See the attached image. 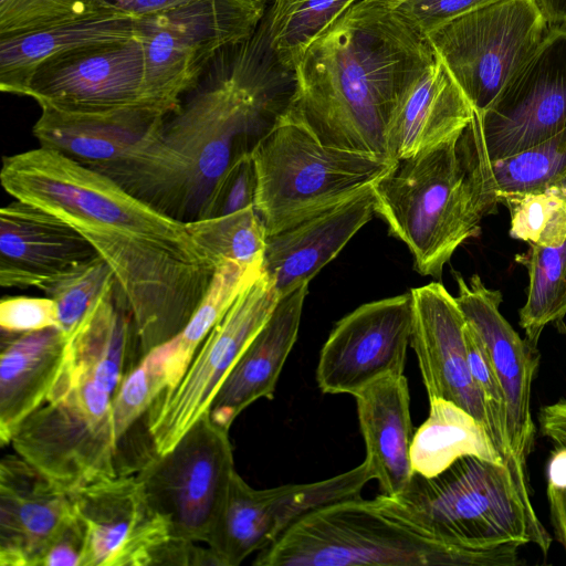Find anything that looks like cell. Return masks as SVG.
<instances>
[{
    "label": "cell",
    "instance_id": "1",
    "mask_svg": "<svg viewBox=\"0 0 566 566\" xmlns=\"http://www.w3.org/2000/svg\"><path fill=\"white\" fill-rule=\"evenodd\" d=\"M0 180L14 199L75 228L108 263L133 314L144 356L185 328L214 271L186 222L43 147L4 157Z\"/></svg>",
    "mask_w": 566,
    "mask_h": 566
},
{
    "label": "cell",
    "instance_id": "2",
    "mask_svg": "<svg viewBox=\"0 0 566 566\" xmlns=\"http://www.w3.org/2000/svg\"><path fill=\"white\" fill-rule=\"evenodd\" d=\"M264 22L213 59L143 151L99 172L174 219H201L220 178L252 153L293 93L294 73L276 61Z\"/></svg>",
    "mask_w": 566,
    "mask_h": 566
},
{
    "label": "cell",
    "instance_id": "3",
    "mask_svg": "<svg viewBox=\"0 0 566 566\" xmlns=\"http://www.w3.org/2000/svg\"><path fill=\"white\" fill-rule=\"evenodd\" d=\"M434 59L428 39L396 11L357 1L301 59L284 115L324 145L391 160L392 113Z\"/></svg>",
    "mask_w": 566,
    "mask_h": 566
},
{
    "label": "cell",
    "instance_id": "4",
    "mask_svg": "<svg viewBox=\"0 0 566 566\" xmlns=\"http://www.w3.org/2000/svg\"><path fill=\"white\" fill-rule=\"evenodd\" d=\"M481 118L440 145L396 160L374 185L375 212L402 241L421 275L440 279L444 265L500 203Z\"/></svg>",
    "mask_w": 566,
    "mask_h": 566
},
{
    "label": "cell",
    "instance_id": "5",
    "mask_svg": "<svg viewBox=\"0 0 566 566\" xmlns=\"http://www.w3.org/2000/svg\"><path fill=\"white\" fill-rule=\"evenodd\" d=\"M500 552L451 545L392 496H359L316 509L260 552L256 566H514Z\"/></svg>",
    "mask_w": 566,
    "mask_h": 566
},
{
    "label": "cell",
    "instance_id": "6",
    "mask_svg": "<svg viewBox=\"0 0 566 566\" xmlns=\"http://www.w3.org/2000/svg\"><path fill=\"white\" fill-rule=\"evenodd\" d=\"M123 365L65 347L44 405L14 432L17 453L67 491L122 475L114 398Z\"/></svg>",
    "mask_w": 566,
    "mask_h": 566
},
{
    "label": "cell",
    "instance_id": "7",
    "mask_svg": "<svg viewBox=\"0 0 566 566\" xmlns=\"http://www.w3.org/2000/svg\"><path fill=\"white\" fill-rule=\"evenodd\" d=\"M444 542L518 557L525 544L549 552L552 537L533 507L527 470L464 455L432 478L417 473L397 497Z\"/></svg>",
    "mask_w": 566,
    "mask_h": 566
},
{
    "label": "cell",
    "instance_id": "8",
    "mask_svg": "<svg viewBox=\"0 0 566 566\" xmlns=\"http://www.w3.org/2000/svg\"><path fill=\"white\" fill-rule=\"evenodd\" d=\"M251 155L258 179L254 208L268 235L354 198L395 164L324 145L284 112Z\"/></svg>",
    "mask_w": 566,
    "mask_h": 566
},
{
    "label": "cell",
    "instance_id": "9",
    "mask_svg": "<svg viewBox=\"0 0 566 566\" xmlns=\"http://www.w3.org/2000/svg\"><path fill=\"white\" fill-rule=\"evenodd\" d=\"M266 7L268 0H197L135 18L148 102L174 112L222 50L254 34Z\"/></svg>",
    "mask_w": 566,
    "mask_h": 566
},
{
    "label": "cell",
    "instance_id": "10",
    "mask_svg": "<svg viewBox=\"0 0 566 566\" xmlns=\"http://www.w3.org/2000/svg\"><path fill=\"white\" fill-rule=\"evenodd\" d=\"M547 29L535 0H500L441 25L426 38L481 115L535 53Z\"/></svg>",
    "mask_w": 566,
    "mask_h": 566
},
{
    "label": "cell",
    "instance_id": "11",
    "mask_svg": "<svg viewBox=\"0 0 566 566\" xmlns=\"http://www.w3.org/2000/svg\"><path fill=\"white\" fill-rule=\"evenodd\" d=\"M229 430L202 415L165 453L135 474L171 537L208 543L235 473Z\"/></svg>",
    "mask_w": 566,
    "mask_h": 566
},
{
    "label": "cell",
    "instance_id": "12",
    "mask_svg": "<svg viewBox=\"0 0 566 566\" xmlns=\"http://www.w3.org/2000/svg\"><path fill=\"white\" fill-rule=\"evenodd\" d=\"M279 301L272 280L263 271L210 331L177 385L157 397L149 412L157 453L170 450L208 412L221 382L269 321Z\"/></svg>",
    "mask_w": 566,
    "mask_h": 566
},
{
    "label": "cell",
    "instance_id": "13",
    "mask_svg": "<svg viewBox=\"0 0 566 566\" xmlns=\"http://www.w3.org/2000/svg\"><path fill=\"white\" fill-rule=\"evenodd\" d=\"M375 479L364 460L336 476L303 484L256 490L235 472L208 547L220 566H238L251 554L262 552L307 513L324 505L359 496Z\"/></svg>",
    "mask_w": 566,
    "mask_h": 566
},
{
    "label": "cell",
    "instance_id": "14",
    "mask_svg": "<svg viewBox=\"0 0 566 566\" xmlns=\"http://www.w3.org/2000/svg\"><path fill=\"white\" fill-rule=\"evenodd\" d=\"M18 95L31 97L40 108L63 112L158 109L146 97L144 51L135 35L49 57L31 72Z\"/></svg>",
    "mask_w": 566,
    "mask_h": 566
},
{
    "label": "cell",
    "instance_id": "15",
    "mask_svg": "<svg viewBox=\"0 0 566 566\" xmlns=\"http://www.w3.org/2000/svg\"><path fill=\"white\" fill-rule=\"evenodd\" d=\"M479 116L490 160L566 127V24L548 27L535 53Z\"/></svg>",
    "mask_w": 566,
    "mask_h": 566
},
{
    "label": "cell",
    "instance_id": "16",
    "mask_svg": "<svg viewBox=\"0 0 566 566\" xmlns=\"http://www.w3.org/2000/svg\"><path fill=\"white\" fill-rule=\"evenodd\" d=\"M413 326L411 293L366 303L338 321L319 353L324 394L355 395L390 374H403Z\"/></svg>",
    "mask_w": 566,
    "mask_h": 566
},
{
    "label": "cell",
    "instance_id": "17",
    "mask_svg": "<svg viewBox=\"0 0 566 566\" xmlns=\"http://www.w3.org/2000/svg\"><path fill=\"white\" fill-rule=\"evenodd\" d=\"M86 527L84 566H148L172 538L136 475L102 479L70 492Z\"/></svg>",
    "mask_w": 566,
    "mask_h": 566
},
{
    "label": "cell",
    "instance_id": "18",
    "mask_svg": "<svg viewBox=\"0 0 566 566\" xmlns=\"http://www.w3.org/2000/svg\"><path fill=\"white\" fill-rule=\"evenodd\" d=\"M453 275L458 285L457 303L482 339L502 388L510 448L515 460L526 467L536 434L531 395L539 366V350L526 338H521L501 314L503 297L499 290L488 287L479 274H473L469 281L459 272Z\"/></svg>",
    "mask_w": 566,
    "mask_h": 566
},
{
    "label": "cell",
    "instance_id": "19",
    "mask_svg": "<svg viewBox=\"0 0 566 566\" xmlns=\"http://www.w3.org/2000/svg\"><path fill=\"white\" fill-rule=\"evenodd\" d=\"M413 348L429 400L442 398L467 410L489 431L484 398L467 356V319L457 300L439 282L412 289ZM490 434V432H489Z\"/></svg>",
    "mask_w": 566,
    "mask_h": 566
},
{
    "label": "cell",
    "instance_id": "20",
    "mask_svg": "<svg viewBox=\"0 0 566 566\" xmlns=\"http://www.w3.org/2000/svg\"><path fill=\"white\" fill-rule=\"evenodd\" d=\"M98 256L88 240L55 214L13 200L0 211V285L41 289Z\"/></svg>",
    "mask_w": 566,
    "mask_h": 566
},
{
    "label": "cell",
    "instance_id": "21",
    "mask_svg": "<svg viewBox=\"0 0 566 566\" xmlns=\"http://www.w3.org/2000/svg\"><path fill=\"white\" fill-rule=\"evenodd\" d=\"M75 513L70 491L22 457L0 463V565L39 566Z\"/></svg>",
    "mask_w": 566,
    "mask_h": 566
},
{
    "label": "cell",
    "instance_id": "22",
    "mask_svg": "<svg viewBox=\"0 0 566 566\" xmlns=\"http://www.w3.org/2000/svg\"><path fill=\"white\" fill-rule=\"evenodd\" d=\"M167 115L150 107L95 113L43 107L32 132L40 147L99 172L143 151L156 138Z\"/></svg>",
    "mask_w": 566,
    "mask_h": 566
},
{
    "label": "cell",
    "instance_id": "23",
    "mask_svg": "<svg viewBox=\"0 0 566 566\" xmlns=\"http://www.w3.org/2000/svg\"><path fill=\"white\" fill-rule=\"evenodd\" d=\"M374 186L281 232L268 235L263 271L283 297L329 263L374 216Z\"/></svg>",
    "mask_w": 566,
    "mask_h": 566
},
{
    "label": "cell",
    "instance_id": "24",
    "mask_svg": "<svg viewBox=\"0 0 566 566\" xmlns=\"http://www.w3.org/2000/svg\"><path fill=\"white\" fill-rule=\"evenodd\" d=\"M308 284L280 298L271 317L252 339L216 392L208 413L229 430L237 417L260 398L272 399L300 328Z\"/></svg>",
    "mask_w": 566,
    "mask_h": 566
},
{
    "label": "cell",
    "instance_id": "25",
    "mask_svg": "<svg viewBox=\"0 0 566 566\" xmlns=\"http://www.w3.org/2000/svg\"><path fill=\"white\" fill-rule=\"evenodd\" d=\"M474 114L436 55L402 94L392 113L387 129L389 158L392 161L409 158L440 145L464 129Z\"/></svg>",
    "mask_w": 566,
    "mask_h": 566
},
{
    "label": "cell",
    "instance_id": "26",
    "mask_svg": "<svg viewBox=\"0 0 566 566\" xmlns=\"http://www.w3.org/2000/svg\"><path fill=\"white\" fill-rule=\"evenodd\" d=\"M365 461L382 494L398 497L412 479L410 447L412 422L410 394L403 374H390L368 384L354 395Z\"/></svg>",
    "mask_w": 566,
    "mask_h": 566
},
{
    "label": "cell",
    "instance_id": "27",
    "mask_svg": "<svg viewBox=\"0 0 566 566\" xmlns=\"http://www.w3.org/2000/svg\"><path fill=\"white\" fill-rule=\"evenodd\" d=\"M69 337L52 326L28 333L1 332L0 441L46 401L61 368Z\"/></svg>",
    "mask_w": 566,
    "mask_h": 566
},
{
    "label": "cell",
    "instance_id": "28",
    "mask_svg": "<svg viewBox=\"0 0 566 566\" xmlns=\"http://www.w3.org/2000/svg\"><path fill=\"white\" fill-rule=\"evenodd\" d=\"M134 35L135 18L109 11L18 36L0 38V91L18 95L31 72L51 56Z\"/></svg>",
    "mask_w": 566,
    "mask_h": 566
},
{
    "label": "cell",
    "instance_id": "29",
    "mask_svg": "<svg viewBox=\"0 0 566 566\" xmlns=\"http://www.w3.org/2000/svg\"><path fill=\"white\" fill-rule=\"evenodd\" d=\"M429 401V416L411 440L413 473L424 478L436 476L464 455L506 463L488 429L476 418L452 401L442 398Z\"/></svg>",
    "mask_w": 566,
    "mask_h": 566
},
{
    "label": "cell",
    "instance_id": "30",
    "mask_svg": "<svg viewBox=\"0 0 566 566\" xmlns=\"http://www.w3.org/2000/svg\"><path fill=\"white\" fill-rule=\"evenodd\" d=\"M263 273V265L223 261L216 265L211 281L185 328L169 342L166 364L167 388L185 375L196 352L210 331L228 313L242 292Z\"/></svg>",
    "mask_w": 566,
    "mask_h": 566
},
{
    "label": "cell",
    "instance_id": "31",
    "mask_svg": "<svg viewBox=\"0 0 566 566\" xmlns=\"http://www.w3.org/2000/svg\"><path fill=\"white\" fill-rule=\"evenodd\" d=\"M528 274L526 302L520 310L518 324L525 338L537 347L547 324L564 325L566 316V241L559 247L528 243L515 255Z\"/></svg>",
    "mask_w": 566,
    "mask_h": 566
},
{
    "label": "cell",
    "instance_id": "32",
    "mask_svg": "<svg viewBox=\"0 0 566 566\" xmlns=\"http://www.w3.org/2000/svg\"><path fill=\"white\" fill-rule=\"evenodd\" d=\"M359 0H273L264 17L276 61L294 72L311 44Z\"/></svg>",
    "mask_w": 566,
    "mask_h": 566
},
{
    "label": "cell",
    "instance_id": "33",
    "mask_svg": "<svg viewBox=\"0 0 566 566\" xmlns=\"http://www.w3.org/2000/svg\"><path fill=\"white\" fill-rule=\"evenodd\" d=\"M186 226L214 268L223 261L263 265L268 233L254 207L186 222Z\"/></svg>",
    "mask_w": 566,
    "mask_h": 566
},
{
    "label": "cell",
    "instance_id": "34",
    "mask_svg": "<svg viewBox=\"0 0 566 566\" xmlns=\"http://www.w3.org/2000/svg\"><path fill=\"white\" fill-rule=\"evenodd\" d=\"M497 199L566 186V127L515 155L490 161Z\"/></svg>",
    "mask_w": 566,
    "mask_h": 566
},
{
    "label": "cell",
    "instance_id": "35",
    "mask_svg": "<svg viewBox=\"0 0 566 566\" xmlns=\"http://www.w3.org/2000/svg\"><path fill=\"white\" fill-rule=\"evenodd\" d=\"M510 212V237L527 244L559 247L566 241V188L500 195Z\"/></svg>",
    "mask_w": 566,
    "mask_h": 566
},
{
    "label": "cell",
    "instance_id": "36",
    "mask_svg": "<svg viewBox=\"0 0 566 566\" xmlns=\"http://www.w3.org/2000/svg\"><path fill=\"white\" fill-rule=\"evenodd\" d=\"M116 283L112 268L98 255L40 290L55 302L59 328L70 337L99 297Z\"/></svg>",
    "mask_w": 566,
    "mask_h": 566
},
{
    "label": "cell",
    "instance_id": "37",
    "mask_svg": "<svg viewBox=\"0 0 566 566\" xmlns=\"http://www.w3.org/2000/svg\"><path fill=\"white\" fill-rule=\"evenodd\" d=\"M118 11L105 0H0V38Z\"/></svg>",
    "mask_w": 566,
    "mask_h": 566
},
{
    "label": "cell",
    "instance_id": "38",
    "mask_svg": "<svg viewBox=\"0 0 566 566\" xmlns=\"http://www.w3.org/2000/svg\"><path fill=\"white\" fill-rule=\"evenodd\" d=\"M256 171L251 153L238 158L216 185L201 219L255 206Z\"/></svg>",
    "mask_w": 566,
    "mask_h": 566
},
{
    "label": "cell",
    "instance_id": "39",
    "mask_svg": "<svg viewBox=\"0 0 566 566\" xmlns=\"http://www.w3.org/2000/svg\"><path fill=\"white\" fill-rule=\"evenodd\" d=\"M57 326L55 302L45 297L6 296L0 302V327L7 333H28Z\"/></svg>",
    "mask_w": 566,
    "mask_h": 566
},
{
    "label": "cell",
    "instance_id": "40",
    "mask_svg": "<svg viewBox=\"0 0 566 566\" xmlns=\"http://www.w3.org/2000/svg\"><path fill=\"white\" fill-rule=\"evenodd\" d=\"M500 0H407L395 11L422 35Z\"/></svg>",
    "mask_w": 566,
    "mask_h": 566
},
{
    "label": "cell",
    "instance_id": "41",
    "mask_svg": "<svg viewBox=\"0 0 566 566\" xmlns=\"http://www.w3.org/2000/svg\"><path fill=\"white\" fill-rule=\"evenodd\" d=\"M86 527L74 513L54 536L39 566H84Z\"/></svg>",
    "mask_w": 566,
    "mask_h": 566
},
{
    "label": "cell",
    "instance_id": "42",
    "mask_svg": "<svg viewBox=\"0 0 566 566\" xmlns=\"http://www.w3.org/2000/svg\"><path fill=\"white\" fill-rule=\"evenodd\" d=\"M539 431L556 446H566V399L543 406L537 416Z\"/></svg>",
    "mask_w": 566,
    "mask_h": 566
},
{
    "label": "cell",
    "instance_id": "43",
    "mask_svg": "<svg viewBox=\"0 0 566 566\" xmlns=\"http://www.w3.org/2000/svg\"><path fill=\"white\" fill-rule=\"evenodd\" d=\"M114 9L134 18L187 4L197 0H105Z\"/></svg>",
    "mask_w": 566,
    "mask_h": 566
},
{
    "label": "cell",
    "instance_id": "44",
    "mask_svg": "<svg viewBox=\"0 0 566 566\" xmlns=\"http://www.w3.org/2000/svg\"><path fill=\"white\" fill-rule=\"evenodd\" d=\"M547 499L555 537L566 553V490L547 485Z\"/></svg>",
    "mask_w": 566,
    "mask_h": 566
},
{
    "label": "cell",
    "instance_id": "45",
    "mask_svg": "<svg viewBox=\"0 0 566 566\" xmlns=\"http://www.w3.org/2000/svg\"><path fill=\"white\" fill-rule=\"evenodd\" d=\"M548 485L566 490V446H557L552 452L547 468Z\"/></svg>",
    "mask_w": 566,
    "mask_h": 566
},
{
    "label": "cell",
    "instance_id": "46",
    "mask_svg": "<svg viewBox=\"0 0 566 566\" xmlns=\"http://www.w3.org/2000/svg\"><path fill=\"white\" fill-rule=\"evenodd\" d=\"M548 27L566 24V0H535Z\"/></svg>",
    "mask_w": 566,
    "mask_h": 566
},
{
    "label": "cell",
    "instance_id": "47",
    "mask_svg": "<svg viewBox=\"0 0 566 566\" xmlns=\"http://www.w3.org/2000/svg\"><path fill=\"white\" fill-rule=\"evenodd\" d=\"M363 4L380 10V11H395L400 4L407 0H359Z\"/></svg>",
    "mask_w": 566,
    "mask_h": 566
},
{
    "label": "cell",
    "instance_id": "48",
    "mask_svg": "<svg viewBox=\"0 0 566 566\" xmlns=\"http://www.w3.org/2000/svg\"><path fill=\"white\" fill-rule=\"evenodd\" d=\"M565 188H566V186H565Z\"/></svg>",
    "mask_w": 566,
    "mask_h": 566
}]
</instances>
